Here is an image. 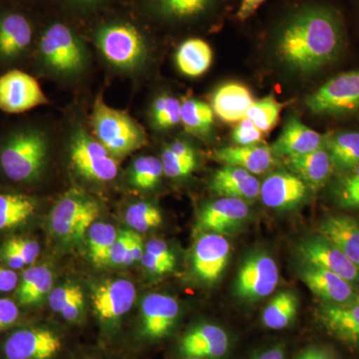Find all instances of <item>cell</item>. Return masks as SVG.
I'll list each match as a JSON object with an SVG mask.
<instances>
[{
    "label": "cell",
    "instance_id": "b9f144b4",
    "mask_svg": "<svg viewBox=\"0 0 359 359\" xmlns=\"http://www.w3.org/2000/svg\"><path fill=\"white\" fill-rule=\"evenodd\" d=\"M264 134L250 120L245 118L231 132L235 146H252L263 143Z\"/></svg>",
    "mask_w": 359,
    "mask_h": 359
},
{
    "label": "cell",
    "instance_id": "484cf974",
    "mask_svg": "<svg viewBox=\"0 0 359 359\" xmlns=\"http://www.w3.org/2000/svg\"><path fill=\"white\" fill-rule=\"evenodd\" d=\"M318 231L359 268V222L342 215H330L320 222Z\"/></svg>",
    "mask_w": 359,
    "mask_h": 359
},
{
    "label": "cell",
    "instance_id": "83f0119b",
    "mask_svg": "<svg viewBox=\"0 0 359 359\" xmlns=\"http://www.w3.org/2000/svg\"><path fill=\"white\" fill-rule=\"evenodd\" d=\"M292 174L308 186L309 190L318 191L327 183L332 175L334 164L325 147L308 153L287 158Z\"/></svg>",
    "mask_w": 359,
    "mask_h": 359
},
{
    "label": "cell",
    "instance_id": "e0dca14e",
    "mask_svg": "<svg viewBox=\"0 0 359 359\" xmlns=\"http://www.w3.org/2000/svg\"><path fill=\"white\" fill-rule=\"evenodd\" d=\"M226 330L212 323H202L189 330L180 344V351L189 358L221 359L230 351Z\"/></svg>",
    "mask_w": 359,
    "mask_h": 359
},
{
    "label": "cell",
    "instance_id": "1f68e13d",
    "mask_svg": "<svg viewBox=\"0 0 359 359\" xmlns=\"http://www.w3.org/2000/svg\"><path fill=\"white\" fill-rule=\"evenodd\" d=\"M327 149L334 167L351 171L359 164V132H339L325 137Z\"/></svg>",
    "mask_w": 359,
    "mask_h": 359
},
{
    "label": "cell",
    "instance_id": "ee69618b",
    "mask_svg": "<svg viewBox=\"0 0 359 359\" xmlns=\"http://www.w3.org/2000/svg\"><path fill=\"white\" fill-rule=\"evenodd\" d=\"M61 6L78 15L98 13L110 4L111 0H59Z\"/></svg>",
    "mask_w": 359,
    "mask_h": 359
},
{
    "label": "cell",
    "instance_id": "4fadbf2b",
    "mask_svg": "<svg viewBox=\"0 0 359 359\" xmlns=\"http://www.w3.org/2000/svg\"><path fill=\"white\" fill-rule=\"evenodd\" d=\"M48 103L37 80L20 70L0 77V109L11 114L25 112Z\"/></svg>",
    "mask_w": 359,
    "mask_h": 359
},
{
    "label": "cell",
    "instance_id": "6da1fadb",
    "mask_svg": "<svg viewBox=\"0 0 359 359\" xmlns=\"http://www.w3.org/2000/svg\"><path fill=\"white\" fill-rule=\"evenodd\" d=\"M280 60L290 69L311 73L334 61L344 49L346 20L339 6L325 0H294L271 30Z\"/></svg>",
    "mask_w": 359,
    "mask_h": 359
},
{
    "label": "cell",
    "instance_id": "f5cc1de1",
    "mask_svg": "<svg viewBox=\"0 0 359 359\" xmlns=\"http://www.w3.org/2000/svg\"><path fill=\"white\" fill-rule=\"evenodd\" d=\"M18 282L20 278L14 269L0 266V292H13L18 287Z\"/></svg>",
    "mask_w": 359,
    "mask_h": 359
},
{
    "label": "cell",
    "instance_id": "cb8c5ba5",
    "mask_svg": "<svg viewBox=\"0 0 359 359\" xmlns=\"http://www.w3.org/2000/svg\"><path fill=\"white\" fill-rule=\"evenodd\" d=\"M211 189L221 197L254 200L259 197L261 183L247 170L224 165L222 169L215 172Z\"/></svg>",
    "mask_w": 359,
    "mask_h": 359
},
{
    "label": "cell",
    "instance_id": "d4e9b609",
    "mask_svg": "<svg viewBox=\"0 0 359 359\" xmlns=\"http://www.w3.org/2000/svg\"><path fill=\"white\" fill-rule=\"evenodd\" d=\"M252 92L238 82H229L219 86L212 97V109L222 121H242L254 102Z\"/></svg>",
    "mask_w": 359,
    "mask_h": 359
},
{
    "label": "cell",
    "instance_id": "74e56055",
    "mask_svg": "<svg viewBox=\"0 0 359 359\" xmlns=\"http://www.w3.org/2000/svg\"><path fill=\"white\" fill-rule=\"evenodd\" d=\"M285 105L287 104L278 102L275 96H266L252 102L245 118L254 123L264 135L269 134L278 124Z\"/></svg>",
    "mask_w": 359,
    "mask_h": 359
},
{
    "label": "cell",
    "instance_id": "f35d334b",
    "mask_svg": "<svg viewBox=\"0 0 359 359\" xmlns=\"http://www.w3.org/2000/svg\"><path fill=\"white\" fill-rule=\"evenodd\" d=\"M181 108L182 102L176 97L164 94L156 98L151 109V117L156 128L168 130L180 124Z\"/></svg>",
    "mask_w": 359,
    "mask_h": 359
},
{
    "label": "cell",
    "instance_id": "7402d4cb",
    "mask_svg": "<svg viewBox=\"0 0 359 359\" xmlns=\"http://www.w3.org/2000/svg\"><path fill=\"white\" fill-rule=\"evenodd\" d=\"M34 34L32 21L21 11L0 13V58L13 59L32 44Z\"/></svg>",
    "mask_w": 359,
    "mask_h": 359
},
{
    "label": "cell",
    "instance_id": "d590c367",
    "mask_svg": "<svg viewBox=\"0 0 359 359\" xmlns=\"http://www.w3.org/2000/svg\"><path fill=\"white\" fill-rule=\"evenodd\" d=\"M117 231L112 224L94 223L88 231L89 256L97 266L109 264L111 248L117 238Z\"/></svg>",
    "mask_w": 359,
    "mask_h": 359
},
{
    "label": "cell",
    "instance_id": "5b68a950",
    "mask_svg": "<svg viewBox=\"0 0 359 359\" xmlns=\"http://www.w3.org/2000/svg\"><path fill=\"white\" fill-rule=\"evenodd\" d=\"M91 125L97 140L114 157L129 154L147 143L145 131L138 123L101 98L94 103Z\"/></svg>",
    "mask_w": 359,
    "mask_h": 359
},
{
    "label": "cell",
    "instance_id": "7dc6e473",
    "mask_svg": "<svg viewBox=\"0 0 359 359\" xmlns=\"http://www.w3.org/2000/svg\"><path fill=\"white\" fill-rule=\"evenodd\" d=\"M20 318L18 304L9 299H0V334L6 332Z\"/></svg>",
    "mask_w": 359,
    "mask_h": 359
},
{
    "label": "cell",
    "instance_id": "681fc988",
    "mask_svg": "<svg viewBox=\"0 0 359 359\" xmlns=\"http://www.w3.org/2000/svg\"><path fill=\"white\" fill-rule=\"evenodd\" d=\"M266 1V0H238L233 18L241 23L247 22Z\"/></svg>",
    "mask_w": 359,
    "mask_h": 359
},
{
    "label": "cell",
    "instance_id": "277c9868",
    "mask_svg": "<svg viewBox=\"0 0 359 359\" xmlns=\"http://www.w3.org/2000/svg\"><path fill=\"white\" fill-rule=\"evenodd\" d=\"M48 155V142L39 130L27 129L11 136L0 151V167L7 178L27 183L39 178Z\"/></svg>",
    "mask_w": 359,
    "mask_h": 359
},
{
    "label": "cell",
    "instance_id": "9c48e42d",
    "mask_svg": "<svg viewBox=\"0 0 359 359\" xmlns=\"http://www.w3.org/2000/svg\"><path fill=\"white\" fill-rule=\"evenodd\" d=\"M306 103L316 114H344L359 109V69L328 80Z\"/></svg>",
    "mask_w": 359,
    "mask_h": 359
},
{
    "label": "cell",
    "instance_id": "ffe728a7",
    "mask_svg": "<svg viewBox=\"0 0 359 359\" xmlns=\"http://www.w3.org/2000/svg\"><path fill=\"white\" fill-rule=\"evenodd\" d=\"M136 297V289L127 280H108L97 287L92 304L100 320L111 323L128 313Z\"/></svg>",
    "mask_w": 359,
    "mask_h": 359
},
{
    "label": "cell",
    "instance_id": "680465c9",
    "mask_svg": "<svg viewBox=\"0 0 359 359\" xmlns=\"http://www.w3.org/2000/svg\"><path fill=\"white\" fill-rule=\"evenodd\" d=\"M356 4H358V9H359V0H356Z\"/></svg>",
    "mask_w": 359,
    "mask_h": 359
},
{
    "label": "cell",
    "instance_id": "94428289",
    "mask_svg": "<svg viewBox=\"0 0 359 359\" xmlns=\"http://www.w3.org/2000/svg\"><path fill=\"white\" fill-rule=\"evenodd\" d=\"M189 359H200V358H189Z\"/></svg>",
    "mask_w": 359,
    "mask_h": 359
},
{
    "label": "cell",
    "instance_id": "5bb4252c",
    "mask_svg": "<svg viewBox=\"0 0 359 359\" xmlns=\"http://www.w3.org/2000/svg\"><path fill=\"white\" fill-rule=\"evenodd\" d=\"M299 278L313 294L325 304H348L359 302V292L353 283L347 282L337 273L302 263Z\"/></svg>",
    "mask_w": 359,
    "mask_h": 359
},
{
    "label": "cell",
    "instance_id": "60d3db41",
    "mask_svg": "<svg viewBox=\"0 0 359 359\" xmlns=\"http://www.w3.org/2000/svg\"><path fill=\"white\" fill-rule=\"evenodd\" d=\"M335 199L344 209H359V164L340 180L335 189Z\"/></svg>",
    "mask_w": 359,
    "mask_h": 359
},
{
    "label": "cell",
    "instance_id": "f907efd6",
    "mask_svg": "<svg viewBox=\"0 0 359 359\" xmlns=\"http://www.w3.org/2000/svg\"><path fill=\"white\" fill-rule=\"evenodd\" d=\"M0 257H1L4 264H6V266H8L9 269H14V271L27 266L25 259H23V257L21 256L20 252L13 249V248L9 247L6 243H4L1 249H0Z\"/></svg>",
    "mask_w": 359,
    "mask_h": 359
},
{
    "label": "cell",
    "instance_id": "6f0895ef",
    "mask_svg": "<svg viewBox=\"0 0 359 359\" xmlns=\"http://www.w3.org/2000/svg\"><path fill=\"white\" fill-rule=\"evenodd\" d=\"M285 346L283 344H278L276 346H269L263 351L255 355L250 359H285Z\"/></svg>",
    "mask_w": 359,
    "mask_h": 359
},
{
    "label": "cell",
    "instance_id": "f6af8a7d",
    "mask_svg": "<svg viewBox=\"0 0 359 359\" xmlns=\"http://www.w3.org/2000/svg\"><path fill=\"white\" fill-rule=\"evenodd\" d=\"M132 233L133 231H122L118 233L117 238L111 248L109 264L126 266Z\"/></svg>",
    "mask_w": 359,
    "mask_h": 359
},
{
    "label": "cell",
    "instance_id": "8992f818",
    "mask_svg": "<svg viewBox=\"0 0 359 359\" xmlns=\"http://www.w3.org/2000/svg\"><path fill=\"white\" fill-rule=\"evenodd\" d=\"M100 214V205L94 198L71 190L54 205L50 214V228L56 237L65 242L83 238Z\"/></svg>",
    "mask_w": 359,
    "mask_h": 359
},
{
    "label": "cell",
    "instance_id": "f546056e",
    "mask_svg": "<svg viewBox=\"0 0 359 359\" xmlns=\"http://www.w3.org/2000/svg\"><path fill=\"white\" fill-rule=\"evenodd\" d=\"M53 275L45 266H32L23 273L18 287V299L21 306H29L39 304L51 292Z\"/></svg>",
    "mask_w": 359,
    "mask_h": 359
},
{
    "label": "cell",
    "instance_id": "2e32d148",
    "mask_svg": "<svg viewBox=\"0 0 359 359\" xmlns=\"http://www.w3.org/2000/svg\"><path fill=\"white\" fill-rule=\"evenodd\" d=\"M249 216L250 208L245 201L222 197L203 208L198 229L210 233L228 235L237 231Z\"/></svg>",
    "mask_w": 359,
    "mask_h": 359
},
{
    "label": "cell",
    "instance_id": "f1b7e54d",
    "mask_svg": "<svg viewBox=\"0 0 359 359\" xmlns=\"http://www.w3.org/2000/svg\"><path fill=\"white\" fill-rule=\"evenodd\" d=\"M212 50L210 44L199 37L182 42L176 52V65L184 75L199 77L211 67Z\"/></svg>",
    "mask_w": 359,
    "mask_h": 359
},
{
    "label": "cell",
    "instance_id": "c3c4849f",
    "mask_svg": "<svg viewBox=\"0 0 359 359\" xmlns=\"http://www.w3.org/2000/svg\"><path fill=\"white\" fill-rule=\"evenodd\" d=\"M145 252L152 255L153 257H157L160 261L164 262L165 264H169L172 268H175L176 264V259L172 250H170L169 245L162 240L149 241L146 244Z\"/></svg>",
    "mask_w": 359,
    "mask_h": 359
},
{
    "label": "cell",
    "instance_id": "9f6ffc18",
    "mask_svg": "<svg viewBox=\"0 0 359 359\" xmlns=\"http://www.w3.org/2000/svg\"><path fill=\"white\" fill-rule=\"evenodd\" d=\"M84 308V294L74 299L69 306L61 313V316L67 321H76L81 316Z\"/></svg>",
    "mask_w": 359,
    "mask_h": 359
},
{
    "label": "cell",
    "instance_id": "30bf717a",
    "mask_svg": "<svg viewBox=\"0 0 359 359\" xmlns=\"http://www.w3.org/2000/svg\"><path fill=\"white\" fill-rule=\"evenodd\" d=\"M280 280L275 259L264 250L245 257L238 271L235 290L245 301H259L275 292Z\"/></svg>",
    "mask_w": 359,
    "mask_h": 359
},
{
    "label": "cell",
    "instance_id": "db71d44e",
    "mask_svg": "<svg viewBox=\"0 0 359 359\" xmlns=\"http://www.w3.org/2000/svg\"><path fill=\"white\" fill-rule=\"evenodd\" d=\"M143 243H142V238L139 233H132L131 243L128 250V257H127L126 266H130L134 262L141 261L143 257Z\"/></svg>",
    "mask_w": 359,
    "mask_h": 359
},
{
    "label": "cell",
    "instance_id": "d6a6232c",
    "mask_svg": "<svg viewBox=\"0 0 359 359\" xmlns=\"http://www.w3.org/2000/svg\"><path fill=\"white\" fill-rule=\"evenodd\" d=\"M299 299L290 290L278 292L264 309L262 321L269 330H282L290 327L297 318Z\"/></svg>",
    "mask_w": 359,
    "mask_h": 359
},
{
    "label": "cell",
    "instance_id": "bcb514c9",
    "mask_svg": "<svg viewBox=\"0 0 359 359\" xmlns=\"http://www.w3.org/2000/svg\"><path fill=\"white\" fill-rule=\"evenodd\" d=\"M6 244L18 250L25 259L26 264H34L39 256L40 245L36 241L26 238H13L7 241Z\"/></svg>",
    "mask_w": 359,
    "mask_h": 359
},
{
    "label": "cell",
    "instance_id": "11a10c76",
    "mask_svg": "<svg viewBox=\"0 0 359 359\" xmlns=\"http://www.w3.org/2000/svg\"><path fill=\"white\" fill-rule=\"evenodd\" d=\"M297 359H337L330 349L323 346H311L302 351Z\"/></svg>",
    "mask_w": 359,
    "mask_h": 359
},
{
    "label": "cell",
    "instance_id": "603a6c76",
    "mask_svg": "<svg viewBox=\"0 0 359 359\" xmlns=\"http://www.w3.org/2000/svg\"><path fill=\"white\" fill-rule=\"evenodd\" d=\"M323 147H325V137L294 116L285 123L282 133L271 149L273 155L289 158L308 154Z\"/></svg>",
    "mask_w": 359,
    "mask_h": 359
},
{
    "label": "cell",
    "instance_id": "8fae6325",
    "mask_svg": "<svg viewBox=\"0 0 359 359\" xmlns=\"http://www.w3.org/2000/svg\"><path fill=\"white\" fill-rule=\"evenodd\" d=\"M62 349V340L45 327L14 330L1 344L4 359H53Z\"/></svg>",
    "mask_w": 359,
    "mask_h": 359
},
{
    "label": "cell",
    "instance_id": "44dd1931",
    "mask_svg": "<svg viewBox=\"0 0 359 359\" xmlns=\"http://www.w3.org/2000/svg\"><path fill=\"white\" fill-rule=\"evenodd\" d=\"M318 320L327 334L346 346L359 349V302L323 304L318 309Z\"/></svg>",
    "mask_w": 359,
    "mask_h": 359
},
{
    "label": "cell",
    "instance_id": "816d5d0a",
    "mask_svg": "<svg viewBox=\"0 0 359 359\" xmlns=\"http://www.w3.org/2000/svg\"><path fill=\"white\" fill-rule=\"evenodd\" d=\"M141 261L149 273H153V275H165L174 269L169 264H165L164 262L160 261L157 257H153L152 255L146 252H144Z\"/></svg>",
    "mask_w": 359,
    "mask_h": 359
},
{
    "label": "cell",
    "instance_id": "ac0fdd59",
    "mask_svg": "<svg viewBox=\"0 0 359 359\" xmlns=\"http://www.w3.org/2000/svg\"><path fill=\"white\" fill-rule=\"evenodd\" d=\"M178 302L170 295L151 294L141 306L142 334L150 340L164 339L178 320Z\"/></svg>",
    "mask_w": 359,
    "mask_h": 359
},
{
    "label": "cell",
    "instance_id": "ba28073f",
    "mask_svg": "<svg viewBox=\"0 0 359 359\" xmlns=\"http://www.w3.org/2000/svg\"><path fill=\"white\" fill-rule=\"evenodd\" d=\"M224 0H139L142 13L164 25H195L212 20Z\"/></svg>",
    "mask_w": 359,
    "mask_h": 359
},
{
    "label": "cell",
    "instance_id": "4316f807",
    "mask_svg": "<svg viewBox=\"0 0 359 359\" xmlns=\"http://www.w3.org/2000/svg\"><path fill=\"white\" fill-rule=\"evenodd\" d=\"M215 159L226 166L242 168L252 175L264 174L273 163L271 147L263 143L252 146H229L214 152Z\"/></svg>",
    "mask_w": 359,
    "mask_h": 359
},
{
    "label": "cell",
    "instance_id": "7c38bea8",
    "mask_svg": "<svg viewBox=\"0 0 359 359\" xmlns=\"http://www.w3.org/2000/svg\"><path fill=\"white\" fill-rule=\"evenodd\" d=\"M297 252L302 263L327 269L353 285L359 283L358 266L320 233L302 240Z\"/></svg>",
    "mask_w": 359,
    "mask_h": 359
},
{
    "label": "cell",
    "instance_id": "8d00e7d4",
    "mask_svg": "<svg viewBox=\"0 0 359 359\" xmlns=\"http://www.w3.org/2000/svg\"><path fill=\"white\" fill-rule=\"evenodd\" d=\"M164 175L162 161L154 156H141L130 168V183L140 190H152Z\"/></svg>",
    "mask_w": 359,
    "mask_h": 359
},
{
    "label": "cell",
    "instance_id": "4dcf8cb0",
    "mask_svg": "<svg viewBox=\"0 0 359 359\" xmlns=\"http://www.w3.org/2000/svg\"><path fill=\"white\" fill-rule=\"evenodd\" d=\"M197 153L188 142L176 140L163 150L164 175L168 178L181 179L188 177L197 168Z\"/></svg>",
    "mask_w": 359,
    "mask_h": 359
},
{
    "label": "cell",
    "instance_id": "3957f363",
    "mask_svg": "<svg viewBox=\"0 0 359 359\" xmlns=\"http://www.w3.org/2000/svg\"><path fill=\"white\" fill-rule=\"evenodd\" d=\"M39 53L47 69L60 76L79 74L87 62L83 40L63 20H52L45 26L40 37Z\"/></svg>",
    "mask_w": 359,
    "mask_h": 359
},
{
    "label": "cell",
    "instance_id": "836d02e7",
    "mask_svg": "<svg viewBox=\"0 0 359 359\" xmlns=\"http://www.w3.org/2000/svg\"><path fill=\"white\" fill-rule=\"evenodd\" d=\"M36 202L21 194H0V231L26 223L36 211Z\"/></svg>",
    "mask_w": 359,
    "mask_h": 359
},
{
    "label": "cell",
    "instance_id": "52a82bcc",
    "mask_svg": "<svg viewBox=\"0 0 359 359\" xmlns=\"http://www.w3.org/2000/svg\"><path fill=\"white\" fill-rule=\"evenodd\" d=\"M69 159L73 169L82 178L93 182H109L118 174V162L95 137L77 128L71 135Z\"/></svg>",
    "mask_w": 359,
    "mask_h": 359
},
{
    "label": "cell",
    "instance_id": "7bdbcfd3",
    "mask_svg": "<svg viewBox=\"0 0 359 359\" xmlns=\"http://www.w3.org/2000/svg\"><path fill=\"white\" fill-rule=\"evenodd\" d=\"M81 295H83V292L79 285H62V287L52 290L49 294V304H50L52 311L61 313L69 306L71 302Z\"/></svg>",
    "mask_w": 359,
    "mask_h": 359
},
{
    "label": "cell",
    "instance_id": "e575fe53",
    "mask_svg": "<svg viewBox=\"0 0 359 359\" xmlns=\"http://www.w3.org/2000/svg\"><path fill=\"white\" fill-rule=\"evenodd\" d=\"M214 111L211 106L198 99L182 101L181 122L187 131L195 135H205L214 124Z\"/></svg>",
    "mask_w": 359,
    "mask_h": 359
},
{
    "label": "cell",
    "instance_id": "7a4b0ae2",
    "mask_svg": "<svg viewBox=\"0 0 359 359\" xmlns=\"http://www.w3.org/2000/svg\"><path fill=\"white\" fill-rule=\"evenodd\" d=\"M93 39L105 60L117 69H138L147 57L146 33L132 20L115 18L101 21L94 28Z\"/></svg>",
    "mask_w": 359,
    "mask_h": 359
},
{
    "label": "cell",
    "instance_id": "9a60e30c",
    "mask_svg": "<svg viewBox=\"0 0 359 359\" xmlns=\"http://www.w3.org/2000/svg\"><path fill=\"white\" fill-rule=\"evenodd\" d=\"M230 254V243L224 236L204 233L194 245V271L205 283H216L228 266Z\"/></svg>",
    "mask_w": 359,
    "mask_h": 359
},
{
    "label": "cell",
    "instance_id": "d6986e66",
    "mask_svg": "<svg viewBox=\"0 0 359 359\" xmlns=\"http://www.w3.org/2000/svg\"><path fill=\"white\" fill-rule=\"evenodd\" d=\"M309 190L308 186L294 174L276 172L261 184L259 197L266 207L287 211L301 205Z\"/></svg>",
    "mask_w": 359,
    "mask_h": 359
},
{
    "label": "cell",
    "instance_id": "ab89813d",
    "mask_svg": "<svg viewBox=\"0 0 359 359\" xmlns=\"http://www.w3.org/2000/svg\"><path fill=\"white\" fill-rule=\"evenodd\" d=\"M125 219L133 230L142 233L157 228L163 221L160 210L154 205L145 202L130 205L125 214Z\"/></svg>",
    "mask_w": 359,
    "mask_h": 359
},
{
    "label": "cell",
    "instance_id": "91938a15",
    "mask_svg": "<svg viewBox=\"0 0 359 359\" xmlns=\"http://www.w3.org/2000/svg\"><path fill=\"white\" fill-rule=\"evenodd\" d=\"M25 1H36V0H25Z\"/></svg>",
    "mask_w": 359,
    "mask_h": 359
}]
</instances>
